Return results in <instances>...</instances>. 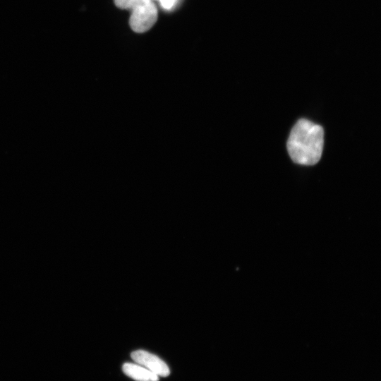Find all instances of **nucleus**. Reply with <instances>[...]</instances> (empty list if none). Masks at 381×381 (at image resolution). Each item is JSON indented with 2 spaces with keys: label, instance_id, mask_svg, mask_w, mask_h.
<instances>
[{
  "label": "nucleus",
  "instance_id": "obj_6",
  "mask_svg": "<svg viewBox=\"0 0 381 381\" xmlns=\"http://www.w3.org/2000/svg\"><path fill=\"white\" fill-rule=\"evenodd\" d=\"M153 1H157V0H153Z\"/></svg>",
  "mask_w": 381,
  "mask_h": 381
},
{
  "label": "nucleus",
  "instance_id": "obj_5",
  "mask_svg": "<svg viewBox=\"0 0 381 381\" xmlns=\"http://www.w3.org/2000/svg\"><path fill=\"white\" fill-rule=\"evenodd\" d=\"M162 6L166 9H170L174 4L176 0H158Z\"/></svg>",
  "mask_w": 381,
  "mask_h": 381
},
{
  "label": "nucleus",
  "instance_id": "obj_3",
  "mask_svg": "<svg viewBox=\"0 0 381 381\" xmlns=\"http://www.w3.org/2000/svg\"><path fill=\"white\" fill-rule=\"evenodd\" d=\"M132 359L138 364L157 374L167 377L170 370L168 365L159 357L143 350H137L131 353Z\"/></svg>",
  "mask_w": 381,
  "mask_h": 381
},
{
  "label": "nucleus",
  "instance_id": "obj_1",
  "mask_svg": "<svg viewBox=\"0 0 381 381\" xmlns=\"http://www.w3.org/2000/svg\"><path fill=\"white\" fill-rule=\"evenodd\" d=\"M324 143L321 126L299 119L292 128L286 147L291 159L299 164L313 165L320 159Z\"/></svg>",
  "mask_w": 381,
  "mask_h": 381
},
{
  "label": "nucleus",
  "instance_id": "obj_2",
  "mask_svg": "<svg viewBox=\"0 0 381 381\" xmlns=\"http://www.w3.org/2000/svg\"><path fill=\"white\" fill-rule=\"evenodd\" d=\"M121 9L130 10L129 25L138 33L150 30L157 20V8L153 0H114Z\"/></svg>",
  "mask_w": 381,
  "mask_h": 381
},
{
  "label": "nucleus",
  "instance_id": "obj_4",
  "mask_svg": "<svg viewBox=\"0 0 381 381\" xmlns=\"http://www.w3.org/2000/svg\"><path fill=\"white\" fill-rule=\"evenodd\" d=\"M123 373L136 381H158V375L139 364L130 363L123 365Z\"/></svg>",
  "mask_w": 381,
  "mask_h": 381
}]
</instances>
